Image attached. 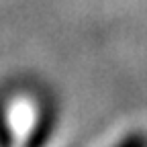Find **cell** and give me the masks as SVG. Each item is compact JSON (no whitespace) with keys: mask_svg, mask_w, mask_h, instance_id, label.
<instances>
[{"mask_svg":"<svg viewBox=\"0 0 147 147\" xmlns=\"http://www.w3.org/2000/svg\"><path fill=\"white\" fill-rule=\"evenodd\" d=\"M119 147H147V141H145V137H141V135H133V137L125 139Z\"/></svg>","mask_w":147,"mask_h":147,"instance_id":"6da1fadb","label":"cell"}]
</instances>
